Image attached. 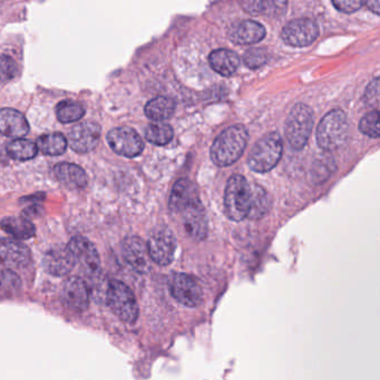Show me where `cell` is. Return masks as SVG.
Returning <instances> with one entry per match:
<instances>
[{
    "label": "cell",
    "mask_w": 380,
    "mask_h": 380,
    "mask_svg": "<svg viewBox=\"0 0 380 380\" xmlns=\"http://www.w3.org/2000/svg\"><path fill=\"white\" fill-rule=\"evenodd\" d=\"M61 300L70 310L82 312L90 305V291L86 283L79 276H70L61 288Z\"/></svg>",
    "instance_id": "cell-13"
},
{
    "label": "cell",
    "mask_w": 380,
    "mask_h": 380,
    "mask_svg": "<svg viewBox=\"0 0 380 380\" xmlns=\"http://www.w3.org/2000/svg\"><path fill=\"white\" fill-rule=\"evenodd\" d=\"M363 102L367 106H378V103H379V78H374V81L369 84L366 92L363 94Z\"/></svg>",
    "instance_id": "cell-36"
},
{
    "label": "cell",
    "mask_w": 380,
    "mask_h": 380,
    "mask_svg": "<svg viewBox=\"0 0 380 380\" xmlns=\"http://www.w3.org/2000/svg\"><path fill=\"white\" fill-rule=\"evenodd\" d=\"M181 214L185 231L191 239L194 241L205 240L207 234V220L200 199L187 205Z\"/></svg>",
    "instance_id": "cell-15"
},
{
    "label": "cell",
    "mask_w": 380,
    "mask_h": 380,
    "mask_svg": "<svg viewBox=\"0 0 380 380\" xmlns=\"http://www.w3.org/2000/svg\"><path fill=\"white\" fill-rule=\"evenodd\" d=\"M17 75V63L10 56H0V84L12 81Z\"/></svg>",
    "instance_id": "cell-35"
},
{
    "label": "cell",
    "mask_w": 380,
    "mask_h": 380,
    "mask_svg": "<svg viewBox=\"0 0 380 380\" xmlns=\"http://www.w3.org/2000/svg\"><path fill=\"white\" fill-rule=\"evenodd\" d=\"M209 61L214 72L225 77L234 75L240 66L239 56L231 49L222 48L213 50L210 54Z\"/></svg>",
    "instance_id": "cell-22"
},
{
    "label": "cell",
    "mask_w": 380,
    "mask_h": 380,
    "mask_svg": "<svg viewBox=\"0 0 380 380\" xmlns=\"http://www.w3.org/2000/svg\"><path fill=\"white\" fill-rule=\"evenodd\" d=\"M37 145L29 140L17 138L9 143L7 146V153L12 159L17 161H28L37 155Z\"/></svg>",
    "instance_id": "cell-27"
},
{
    "label": "cell",
    "mask_w": 380,
    "mask_h": 380,
    "mask_svg": "<svg viewBox=\"0 0 380 380\" xmlns=\"http://www.w3.org/2000/svg\"><path fill=\"white\" fill-rule=\"evenodd\" d=\"M199 199V194L193 182L187 179H181L173 185L169 205L172 212L181 213L187 205Z\"/></svg>",
    "instance_id": "cell-20"
},
{
    "label": "cell",
    "mask_w": 380,
    "mask_h": 380,
    "mask_svg": "<svg viewBox=\"0 0 380 380\" xmlns=\"http://www.w3.org/2000/svg\"><path fill=\"white\" fill-rule=\"evenodd\" d=\"M334 162L329 156H321L319 160L314 162L311 169V179L314 180V183L320 184L325 180H328L329 176L334 173Z\"/></svg>",
    "instance_id": "cell-30"
},
{
    "label": "cell",
    "mask_w": 380,
    "mask_h": 380,
    "mask_svg": "<svg viewBox=\"0 0 380 380\" xmlns=\"http://www.w3.org/2000/svg\"><path fill=\"white\" fill-rule=\"evenodd\" d=\"M0 228L18 240H28L35 236L36 229L32 222L23 216H8L0 221Z\"/></svg>",
    "instance_id": "cell-23"
},
{
    "label": "cell",
    "mask_w": 380,
    "mask_h": 380,
    "mask_svg": "<svg viewBox=\"0 0 380 380\" xmlns=\"http://www.w3.org/2000/svg\"><path fill=\"white\" fill-rule=\"evenodd\" d=\"M21 283L19 276L10 269L0 272V291L5 294H14L21 289Z\"/></svg>",
    "instance_id": "cell-31"
},
{
    "label": "cell",
    "mask_w": 380,
    "mask_h": 380,
    "mask_svg": "<svg viewBox=\"0 0 380 380\" xmlns=\"http://www.w3.org/2000/svg\"><path fill=\"white\" fill-rule=\"evenodd\" d=\"M107 142L116 154L124 158H135L144 150V143L141 136L131 127L113 129L107 134Z\"/></svg>",
    "instance_id": "cell-10"
},
{
    "label": "cell",
    "mask_w": 380,
    "mask_h": 380,
    "mask_svg": "<svg viewBox=\"0 0 380 380\" xmlns=\"http://www.w3.org/2000/svg\"><path fill=\"white\" fill-rule=\"evenodd\" d=\"M281 1H259V0H254V1H241V6L243 7L245 12H250L252 15L265 14V12H274L276 6H279Z\"/></svg>",
    "instance_id": "cell-34"
},
{
    "label": "cell",
    "mask_w": 380,
    "mask_h": 380,
    "mask_svg": "<svg viewBox=\"0 0 380 380\" xmlns=\"http://www.w3.org/2000/svg\"><path fill=\"white\" fill-rule=\"evenodd\" d=\"M269 54L265 48H251L245 52L243 61L245 66L251 69H258L268 63Z\"/></svg>",
    "instance_id": "cell-33"
},
{
    "label": "cell",
    "mask_w": 380,
    "mask_h": 380,
    "mask_svg": "<svg viewBox=\"0 0 380 380\" xmlns=\"http://www.w3.org/2000/svg\"><path fill=\"white\" fill-rule=\"evenodd\" d=\"M151 260L159 265H169L175 256L176 239L167 227H159L153 231L147 242Z\"/></svg>",
    "instance_id": "cell-8"
},
{
    "label": "cell",
    "mask_w": 380,
    "mask_h": 380,
    "mask_svg": "<svg viewBox=\"0 0 380 380\" xmlns=\"http://www.w3.org/2000/svg\"><path fill=\"white\" fill-rule=\"evenodd\" d=\"M349 136L350 125L343 110L330 111L323 116L318 125V145L325 152H334L345 146Z\"/></svg>",
    "instance_id": "cell-2"
},
{
    "label": "cell",
    "mask_w": 380,
    "mask_h": 380,
    "mask_svg": "<svg viewBox=\"0 0 380 380\" xmlns=\"http://www.w3.org/2000/svg\"><path fill=\"white\" fill-rule=\"evenodd\" d=\"M56 115L61 123L68 124L79 121L85 115V108L78 102L66 99L56 106Z\"/></svg>",
    "instance_id": "cell-28"
},
{
    "label": "cell",
    "mask_w": 380,
    "mask_h": 380,
    "mask_svg": "<svg viewBox=\"0 0 380 380\" xmlns=\"http://www.w3.org/2000/svg\"><path fill=\"white\" fill-rule=\"evenodd\" d=\"M30 261V251L19 241L0 239V263L8 268H23Z\"/></svg>",
    "instance_id": "cell-16"
},
{
    "label": "cell",
    "mask_w": 380,
    "mask_h": 380,
    "mask_svg": "<svg viewBox=\"0 0 380 380\" xmlns=\"http://www.w3.org/2000/svg\"><path fill=\"white\" fill-rule=\"evenodd\" d=\"M251 207V187L239 174L231 176L225 193V214L232 221L240 222L248 218Z\"/></svg>",
    "instance_id": "cell-3"
},
{
    "label": "cell",
    "mask_w": 380,
    "mask_h": 380,
    "mask_svg": "<svg viewBox=\"0 0 380 380\" xmlns=\"http://www.w3.org/2000/svg\"><path fill=\"white\" fill-rule=\"evenodd\" d=\"M314 127V112L305 104H297L285 121V137L294 150H303Z\"/></svg>",
    "instance_id": "cell-5"
},
{
    "label": "cell",
    "mask_w": 380,
    "mask_h": 380,
    "mask_svg": "<svg viewBox=\"0 0 380 380\" xmlns=\"http://www.w3.org/2000/svg\"><path fill=\"white\" fill-rule=\"evenodd\" d=\"M172 297L187 308H196L203 301V291L201 285L193 276L187 274H176L170 283Z\"/></svg>",
    "instance_id": "cell-9"
},
{
    "label": "cell",
    "mask_w": 380,
    "mask_h": 380,
    "mask_svg": "<svg viewBox=\"0 0 380 380\" xmlns=\"http://www.w3.org/2000/svg\"><path fill=\"white\" fill-rule=\"evenodd\" d=\"M122 254L127 265L138 274H147L151 269V258L145 242L138 236H129L122 243Z\"/></svg>",
    "instance_id": "cell-14"
},
{
    "label": "cell",
    "mask_w": 380,
    "mask_h": 380,
    "mask_svg": "<svg viewBox=\"0 0 380 380\" xmlns=\"http://www.w3.org/2000/svg\"><path fill=\"white\" fill-rule=\"evenodd\" d=\"M176 104L172 98L159 96L153 98L145 105L144 112L152 121H165L175 112Z\"/></svg>",
    "instance_id": "cell-24"
},
{
    "label": "cell",
    "mask_w": 380,
    "mask_h": 380,
    "mask_svg": "<svg viewBox=\"0 0 380 380\" xmlns=\"http://www.w3.org/2000/svg\"><path fill=\"white\" fill-rule=\"evenodd\" d=\"M107 303L113 312L126 323H134L138 318V305L133 291L121 281H112L107 287Z\"/></svg>",
    "instance_id": "cell-6"
},
{
    "label": "cell",
    "mask_w": 380,
    "mask_h": 380,
    "mask_svg": "<svg viewBox=\"0 0 380 380\" xmlns=\"http://www.w3.org/2000/svg\"><path fill=\"white\" fill-rule=\"evenodd\" d=\"M332 5L339 12H345V14H352V12H357L358 9L363 6V1H360V0H334Z\"/></svg>",
    "instance_id": "cell-37"
},
{
    "label": "cell",
    "mask_w": 380,
    "mask_h": 380,
    "mask_svg": "<svg viewBox=\"0 0 380 380\" xmlns=\"http://www.w3.org/2000/svg\"><path fill=\"white\" fill-rule=\"evenodd\" d=\"M318 35L317 23L309 18H299L285 25L281 32V38L289 46L305 47L314 43Z\"/></svg>",
    "instance_id": "cell-11"
},
{
    "label": "cell",
    "mask_w": 380,
    "mask_h": 380,
    "mask_svg": "<svg viewBox=\"0 0 380 380\" xmlns=\"http://www.w3.org/2000/svg\"><path fill=\"white\" fill-rule=\"evenodd\" d=\"M249 134L242 125H234L220 134L211 147V159L220 167H230L241 158L248 144Z\"/></svg>",
    "instance_id": "cell-1"
},
{
    "label": "cell",
    "mask_w": 380,
    "mask_h": 380,
    "mask_svg": "<svg viewBox=\"0 0 380 380\" xmlns=\"http://www.w3.org/2000/svg\"><path fill=\"white\" fill-rule=\"evenodd\" d=\"M54 174L61 184L72 190L84 189L88 181L85 171L73 163H59L54 167Z\"/></svg>",
    "instance_id": "cell-21"
},
{
    "label": "cell",
    "mask_w": 380,
    "mask_h": 380,
    "mask_svg": "<svg viewBox=\"0 0 380 380\" xmlns=\"http://www.w3.org/2000/svg\"><path fill=\"white\" fill-rule=\"evenodd\" d=\"M283 140L276 133H269L260 138L249 154L248 164L251 170L265 173L272 170L283 156Z\"/></svg>",
    "instance_id": "cell-4"
},
{
    "label": "cell",
    "mask_w": 380,
    "mask_h": 380,
    "mask_svg": "<svg viewBox=\"0 0 380 380\" xmlns=\"http://www.w3.org/2000/svg\"><path fill=\"white\" fill-rule=\"evenodd\" d=\"M44 265L53 276H67L73 270L75 267V263L67 245L66 247L57 245L45 254Z\"/></svg>",
    "instance_id": "cell-18"
},
{
    "label": "cell",
    "mask_w": 380,
    "mask_h": 380,
    "mask_svg": "<svg viewBox=\"0 0 380 380\" xmlns=\"http://www.w3.org/2000/svg\"><path fill=\"white\" fill-rule=\"evenodd\" d=\"M101 132V126L95 122H82L70 130L67 143L75 152L88 153L97 146Z\"/></svg>",
    "instance_id": "cell-12"
},
{
    "label": "cell",
    "mask_w": 380,
    "mask_h": 380,
    "mask_svg": "<svg viewBox=\"0 0 380 380\" xmlns=\"http://www.w3.org/2000/svg\"><path fill=\"white\" fill-rule=\"evenodd\" d=\"M378 117L379 113L377 110L368 113L365 117L361 118L359 122V131L369 136V137H379V125H378Z\"/></svg>",
    "instance_id": "cell-32"
},
{
    "label": "cell",
    "mask_w": 380,
    "mask_h": 380,
    "mask_svg": "<svg viewBox=\"0 0 380 380\" xmlns=\"http://www.w3.org/2000/svg\"><path fill=\"white\" fill-rule=\"evenodd\" d=\"M67 140L61 133L45 134L37 140V149L49 156L61 155L67 149Z\"/></svg>",
    "instance_id": "cell-26"
},
{
    "label": "cell",
    "mask_w": 380,
    "mask_h": 380,
    "mask_svg": "<svg viewBox=\"0 0 380 380\" xmlns=\"http://www.w3.org/2000/svg\"><path fill=\"white\" fill-rule=\"evenodd\" d=\"M363 5H366L372 12H374V14H380V3L378 0H368L366 3H363Z\"/></svg>",
    "instance_id": "cell-38"
},
{
    "label": "cell",
    "mask_w": 380,
    "mask_h": 380,
    "mask_svg": "<svg viewBox=\"0 0 380 380\" xmlns=\"http://www.w3.org/2000/svg\"><path fill=\"white\" fill-rule=\"evenodd\" d=\"M67 248L72 254L75 265L87 276H95L101 271V258L97 249L90 240L84 236H75L69 241Z\"/></svg>",
    "instance_id": "cell-7"
},
{
    "label": "cell",
    "mask_w": 380,
    "mask_h": 380,
    "mask_svg": "<svg viewBox=\"0 0 380 380\" xmlns=\"http://www.w3.org/2000/svg\"><path fill=\"white\" fill-rule=\"evenodd\" d=\"M29 132V124L26 117L19 111L12 108L0 110V133L8 137H23Z\"/></svg>",
    "instance_id": "cell-19"
},
{
    "label": "cell",
    "mask_w": 380,
    "mask_h": 380,
    "mask_svg": "<svg viewBox=\"0 0 380 380\" xmlns=\"http://www.w3.org/2000/svg\"><path fill=\"white\" fill-rule=\"evenodd\" d=\"M263 25L254 21H241L234 23L229 29V38L238 45H252L265 37Z\"/></svg>",
    "instance_id": "cell-17"
},
{
    "label": "cell",
    "mask_w": 380,
    "mask_h": 380,
    "mask_svg": "<svg viewBox=\"0 0 380 380\" xmlns=\"http://www.w3.org/2000/svg\"><path fill=\"white\" fill-rule=\"evenodd\" d=\"M272 200L268 192L260 187L254 185L251 187V207L248 218L251 220H259L270 210Z\"/></svg>",
    "instance_id": "cell-25"
},
{
    "label": "cell",
    "mask_w": 380,
    "mask_h": 380,
    "mask_svg": "<svg viewBox=\"0 0 380 380\" xmlns=\"http://www.w3.org/2000/svg\"><path fill=\"white\" fill-rule=\"evenodd\" d=\"M174 136L172 127L164 123H153L145 130V138L154 145H167L170 143Z\"/></svg>",
    "instance_id": "cell-29"
}]
</instances>
